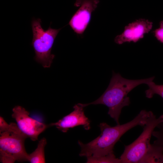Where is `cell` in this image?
<instances>
[{"label": "cell", "mask_w": 163, "mask_h": 163, "mask_svg": "<svg viewBox=\"0 0 163 163\" xmlns=\"http://www.w3.org/2000/svg\"><path fill=\"white\" fill-rule=\"evenodd\" d=\"M149 114V111L142 110L131 121L114 126L106 123H101L99 126L101 132L99 136L86 144L78 140L81 148L79 156L100 157L113 153L114 147L121 137L135 126H143Z\"/></svg>", "instance_id": "6da1fadb"}, {"label": "cell", "mask_w": 163, "mask_h": 163, "mask_svg": "<svg viewBox=\"0 0 163 163\" xmlns=\"http://www.w3.org/2000/svg\"><path fill=\"white\" fill-rule=\"evenodd\" d=\"M155 77L143 79L131 80L123 78L119 73L113 72L109 84L103 94L98 99L91 103L81 104L83 107L91 104H101L109 108L108 112L117 124L122 109L130 103L129 93L136 87L143 84H147L153 81Z\"/></svg>", "instance_id": "7a4b0ae2"}, {"label": "cell", "mask_w": 163, "mask_h": 163, "mask_svg": "<svg viewBox=\"0 0 163 163\" xmlns=\"http://www.w3.org/2000/svg\"><path fill=\"white\" fill-rule=\"evenodd\" d=\"M163 123V114L158 117L151 111L141 134L133 142L125 146L120 159L122 163H141L150 150V141L155 128Z\"/></svg>", "instance_id": "3957f363"}, {"label": "cell", "mask_w": 163, "mask_h": 163, "mask_svg": "<svg viewBox=\"0 0 163 163\" xmlns=\"http://www.w3.org/2000/svg\"><path fill=\"white\" fill-rule=\"evenodd\" d=\"M41 23L40 18H33L32 20L31 44L35 52V60L44 68H49L55 56L51 53L52 48L55 39L62 28L54 29L50 26L47 29L44 30L41 26Z\"/></svg>", "instance_id": "277c9868"}, {"label": "cell", "mask_w": 163, "mask_h": 163, "mask_svg": "<svg viewBox=\"0 0 163 163\" xmlns=\"http://www.w3.org/2000/svg\"><path fill=\"white\" fill-rule=\"evenodd\" d=\"M0 161L2 163L27 161L28 155L24 147L28 136L23 133L9 132L0 133Z\"/></svg>", "instance_id": "5b68a950"}, {"label": "cell", "mask_w": 163, "mask_h": 163, "mask_svg": "<svg viewBox=\"0 0 163 163\" xmlns=\"http://www.w3.org/2000/svg\"><path fill=\"white\" fill-rule=\"evenodd\" d=\"M11 116L21 131L33 141L38 140L39 135L48 126L29 116V112L24 107L17 106L12 109Z\"/></svg>", "instance_id": "8992f818"}, {"label": "cell", "mask_w": 163, "mask_h": 163, "mask_svg": "<svg viewBox=\"0 0 163 163\" xmlns=\"http://www.w3.org/2000/svg\"><path fill=\"white\" fill-rule=\"evenodd\" d=\"M99 0H77L75 6L79 8L73 15L69 24L78 34H82L90 21L92 13L95 10Z\"/></svg>", "instance_id": "52a82bcc"}, {"label": "cell", "mask_w": 163, "mask_h": 163, "mask_svg": "<svg viewBox=\"0 0 163 163\" xmlns=\"http://www.w3.org/2000/svg\"><path fill=\"white\" fill-rule=\"evenodd\" d=\"M153 23L145 19H139L126 26L123 32L115 37V42L118 44L126 42L136 43L144 37L151 30Z\"/></svg>", "instance_id": "ba28073f"}, {"label": "cell", "mask_w": 163, "mask_h": 163, "mask_svg": "<svg viewBox=\"0 0 163 163\" xmlns=\"http://www.w3.org/2000/svg\"><path fill=\"white\" fill-rule=\"evenodd\" d=\"M84 108L80 103L75 104L72 112L49 126H55L59 130L65 133L70 128L80 126H82L86 130L89 129L90 121L85 116Z\"/></svg>", "instance_id": "9c48e42d"}, {"label": "cell", "mask_w": 163, "mask_h": 163, "mask_svg": "<svg viewBox=\"0 0 163 163\" xmlns=\"http://www.w3.org/2000/svg\"><path fill=\"white\" fill-rule=\"evenodd\" d=\"M46 144V140L45 138L41 139L35 150L28 154L27 161L31 163H45L44 149Z\"/></svg>", "instance_id": "30bf717a"}, {"label": "cell", "mask_w": 163, "mask_h": 163, "mask_svg": "<svg viewBox=\"0 0 163 163\" xmlns=\"http://www.w3.org/2000/svg\"><path fill=\"white\" fill-rule=\"evenodd\" d=\"M163 147L153 143L141 163H163Z\"/></svg>", "instance_id": "8fae6325"}, {"label": "cell", "mask_w": 163, "mask_h": 163, "mask_svg": "<svg viewBox=\"0 0 163 163\" xmlns=\"http://www.w3.org/2000/svg\"><path fill=\"white\" fill-rule=\"evenodd\" d=\"M87 158V163H122L120 158H116L114 153L102 157L89 156Z\"/></svg>", "instance_id": "7c38bea8"}, {"label": "cell", "mask_w": 163, "mask_h": 163, "mask_svg": "<svg viewBox=\"0 0 163 163\" xmlns=\"http://www.w3.org/2000/svg\"><path fill=\"white\" fill-rule=\"evenodd\" d=\"M147 85L149 88L145 92L147 97L151 98L154 95L157 94L163 99V85H156L153 81L150 82Z\"/></svg>", "instance_id": "4fadbf2b"}, {"label": "cell", "mask_w": 163, "mask_h": 163, "mask_svg": "<svg viewBox=\"0 0 163 163\" xmlns=\"http://www.w3.org/2000/svg\"><path fill=\"white\" fill-rule=\"evenodd\" d=\"M6 131L16 133H22L17 123H11L8 124L2 117L0 116V133Z\"/></svg>", "instance_id": "5bb4252c"}, {"label": "cell", "mask_w": 163, "mask_h": 163, "mask_svg": "<svg viewBox=\"0 0 163 163\" xmlns=\"http://www.w3.org/2000/svg\"><path fill=\"white\" fill-rule=\"evenodd\" d=\"M158 127H159L160 129L154 131L152 133V135L156 139L153 143L163 147V123L161 124Z\"/></svg>", "instance_id": "9a60e30c"}, {"label": "cell", "mask_w": 163, "mask_h": 163, "mask_svg": "<svg viewBox=\"0 0 163 163\" xmlns=\"http://www.w3.org/2000/svg\"><path fill=\"white\" fill-rule=\"evenodd\" d=\"M155 37L158 40L163 43V20L159 23V27L153 32Z\"/></svg>", "instance_id": "2e32d148"}, {"label": "cell", "mask_w": 163, "mask_h": 163, "mask_svg": "<svg viewBox=\"0 0 163 163\" xmlns=\"http://www.w3.org/2000/svg\"></svg>", "instance_id": "e0dca14e"}]
</instances>
